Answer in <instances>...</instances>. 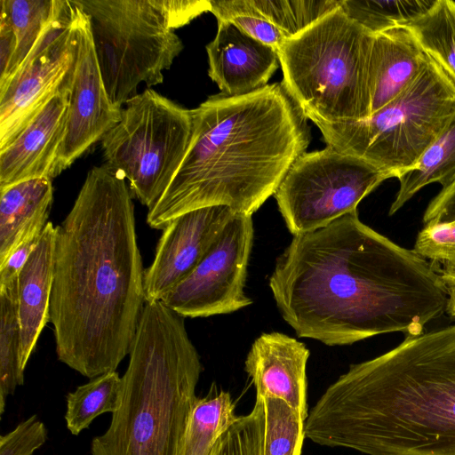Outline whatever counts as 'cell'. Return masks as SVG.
Wrapping results in <instances>:
<instances>
[{"instance_id":"d6a6232c","label":"cell","mask_w":455,"mask_h":455,"mask_svg":"<svg viewBox=\"0 0 455 455\" xmlns=\"http://www.w3.org/2000/svg\"><path fill=\"white\" fill-rule=\"evenodd\" d=\"M47 429L36 414L0 436V455H32L47 440Z\"/></svg>"},{"instance_id":"484cf974","label":"cell","mask_w":455,"mask_h":455,"mask_svg":"<svg viewBox=\"0 0 455 455\" xmlns=\"http://www.w3.org/2000/svg\"><path fill=\"white\" fill-rule=\"evenodd\" d=\"M20 325L18 319L17 278L0 286V415L6 398L24 380L19 373Z\"/></svg>"},{"instance_id":"4316f807","label":"cell","mask_w":455,"mask_h":455,"mask_svg":"<svg viewBox=\"0 0 455 455\" xmlns=\"http://www.w3.org/2000/svg\"><path fill=\"white\" fill-rule=\"evenodd\" d=\"M435 0H339L342 11L372 35L406 26L425 14Z\"/></svg>"},{"instance_id":"9c48e42d","label":"cell","mask_w":455,"mask_h":455,"mask_svg":"<svg viewBox=\"0 0 455 455\" xmlns=\"http://www.w3.org/2000/svg\"><path fill=\"white\" fill-rule=\"evenodd\" d=\"M119 121L100 140L106 164L129 180L133 198L151 209L188 148L192 109L148 88L124 104Z\"/></svg>"},{"instance_id":"277c9868","label":"cell","mask_w":455,"mask_h":455,"mask_svg":"<svg viewBox=\"0 0 455 455\" xmlns=\"http://www.w3.org/2000/svg\"><path fill=\"white\" fill-rule=\"evenodd\" d=\"M192 113L184 158L148 210L152 228L164 229L183 213L215 205L252 216L310 140L307 118L278 83L245 95L212 96Z\"/></svg>"},{"instance_id":"ffe728a7","label":"cell","mask_w":455,"mask_h":455,"mask_svg":"<svg viewBox=\"0 0 455 455\" xmlns=\"http://www.w3.org/2000/svg\"><path fill=\"white\" fill-rule=\"evenodd\" d=\"M52 200L49 178L28 180L0 189V265L25 240L44 230Z\"/></svg>"},{"instance_id":"f546056e","label":"cell","mask_w":455,"mask_h":455,"mask_svg":"<svg viewBox=\"0 0 455 455\" xmlns=\"http://www.w3.org/2000/svg\"><path fill=\"white\" fill-rule=\"evenodd\" d=\"M210 12L217 21L230 22L251 37L277 51L286 36L267 21L251 0H210Z\"/></svg>"},{"instance_id":"e575fe53","label":"cell","mask_w":455,"mask_h":455,"mask_svg":"<svg viewBox=\"0 0 455 455\" xmlns=\"http://www.w3.org/2000/svg\"><path fill=\"white\" fill-rule=\"evenodd\" d=\"M455 222V181L443 188L423 215L425 226Z\"/></svg>"},{"instance_id":"d4e9b609","label":"cell","mask_w":455,"mask_h":455,"mask_svg":"<svg viewBox=\"0 0 455 455\" xmlns=\"http://www.w3.org/2000/svg\"><path fill=\"white\" fill-rule=\"evenodd\" d=\"M122 387V377L116 371H112L91 379L69 392L66 396L65 413L68 431L78 435L98 416L114 413L119 405Z\"/></svg>"},{"instance_id":"4dcf8cb0","label":"cell","mask_w":455,"mask_h":455,"mask_svg":"<svg viewBox=\"0 0 455 455\" xmlns=\"http://www.w3.org/2000/svg\"><path fill=\"white\" fill-rule=\"evenodd\" d=\"M265 407L256 395L250 413L238 416L217 442L211 455H264Z\"/></svg>"},{"instance_id":"7c38bea8","label":"cell","mask_w":455,"mask_h":455,"mask_svg":"<svg viewBox=\"0 0 455 455\" xmlns=\"http://www.w3.org/2000/svg\"><path fill=\"white\" fill-rule=\"evenodd\" d=\"M76 45V9L66 0L0 92V150L12 143L59 92L72 69Z\"/></svg>"},{"instance_id":"74e56055","label":"cell","mask_w":455,"mask_h":455,"mask_svg":"<svg viewBox=\"0 0 455 455\" xmlns=\"http://www.w3.org/2000/svg\"><path fill=\"white\" fill-rule=\"evenodd\" d=\"M447 293L446 312L455 318V273L440 275Z\"/></svg>"},{"instance_id":"603a6c76","label":"cell","mask_w":455,"mask_h":455,"mask_svg":"<svg viewBox=\"0 0 455 455\" xmlns=\"http://www.w3.org/2000/svg\"><path fill=\"white\" fill-rule=\"evenodd\" d=\"M65 4L66 0H0V13L7 18L16 44L8 73L0 82V92L6 88L40 36Z\"/></svg>"},{"instance_id":"cb8c5ba5","label":"cell","mask_w":455,"mask_h":455,"mask_svg":"<svg viewBox=\"0 0 455 455\" xmlns=\"http://www.w3.org/2000/svg\"><path fill=\"white\" fill-rule=\"evenodd\" d=\"M405 27L455 89V2L435 0L425 14Z\"/></svg>"},{"instance_id":"ba28073f","label":"cell","mask_w":455,"mask_h":455,"mask_svg":"<svg viewBox=\"0 0 455 455\" xmlns=\"http://www.w3.org/2000/svg\"><path fill=\"white\" fill-rule=\"evenodd\" d=\"M88 16L102 80L111 103L123 105L140 83L164 82L183 44L150 0H71Z\"/></svg>"},{"instance_id":"d6986e66","label":"cell","mask_w":455,"mask_h":455,"mask_svg":"<svg viewBox=\"0 0 455 455\" xmlns=\"http://www.w3.org/2000/svg\"><path fill=\"white\" fill-rule=\"evenodd\" d=\"M427 62L428 57L407 27L375 35L370 60L371 115L401 95Z\"/></svg>"},{"instance_id":"7a4b0ae2","label":"cell","mask_w":455,"mask_h":455,"mask_svg":"<svg viewBox=\"0 0 455 455\" xmlns=\"http://www.w3.org/2000/svg\"><path fill=\"white\" fill-rule=\"evenodd\" d=\"M132 198L123 176L95 166L55 227L56 354L89 379L116 371L130 354L146 304Z\"/></svg>"},{"instance_id":"836d02e7","label":"cell","mask_w":455,"mask_h":455,"mask_svg":"<svg viewBox=\"0 0 455 455\" xmlns=\"http://www.w3.org/2000/svg\"><path fill=\"white\" fill-rule=\"evenodd\" d=\"M150 3L172 30L211 10L210 1L206 0H150Z\"/></svg>"},{"instance_id":"9a60e30c","label":"cell","mask_w":455,"mask_h":455,"mask_svg":"<svg viewBox=\"0 0 455 455\" xmlns=\"http://www.w3.org/2000/svg\"><path fill=\"white\" fill-rule=\"evenodd\" d=\"M68 77L12 143L0 150V189L28 180L56 177L66 134Z\"/></svg>"},{"instance_id":"44dd1931","label":"cell","mask_w":455,"mask_h":455,"mask_svg":"<svg viewBox=\"0 0 455 455\" xmlns=\"http://www.w3.org/2000/svg\"><path fill=\"white\" fill-rule=\"evenodd\" d=\"M397 179L400 188L389 215L395 214L425 186L438 182L444 188L455 181V115L416 164L399 174Z\"/></svg>"},{"instance_id":"2e32d148","label":"cell","mask_w":455,"mask_h":455,"mask_svg":"<svg viewBox=\"0 0 455 455\" xmlns=\"http://www.w3.org/2000/svg\"><path fill=\"white\" fill-rule=\"evenodd\" d=\"M310 352L304 343L280 332L262 333L252 343L244 361L256 395L284 400L306 420V366Z\"/></svg>"},{"instance_id":"7402d4cb","label":"cell","mask_w":455,"mask_h":455,"mask_svg":"<svg viewBox=\"0 0 455 455\" xmlns=\"http://www.w3.org/2000/svg\"><path fill=\"white\" fill-rule=\"evenodd\" d=\"M231 395L220 391L196 398L189 414L177 455H211L222 435L235 422Z\"/></svg>"},{"instance_id":"5b68a950","label":"cell","mask_w":455,"mask_h":455,"mask_svg":"<svg viewBox=\"0 0 455 455\" xmlns=\"http://www.w3.org/2000/svg\"><path fill=\"white\" fill-rule=\"evenodd\" d=\"M122 394L92 455H177L203 365L185 318L163 301L146 302Z\"/></svg>"},{"instance_id":"83f0119b","label":"cell","mask_w":455,"mask_h":455,"mask_svg":"<svg viewBox=\"0 0 455 455\" xmlns=\"http://www.w3.org/2000/svg\"><path fill=\"white\" fill-rule=\"evenodd\" d=\"M262 397L265 407L264 455H301L306 420L284 400L272 395Z\"/></svg>"},{"instance_id":"30bf717a","label":"cell","mask_w":455,"mask_h":455,"mask_svg":"<svg viewBox=\"0 0 455 455\" xmlns=\"http://www.w3.org/2000/svg\"><path fill=\"white\" fill-rule=\"evenodd\" d=\"M389 178L368 162L327 146L298 157L274 196L294 235L357 211L358 204Z\"/></svg>"},{"instance_id":"e0dca14e","label":"cell","mask_w":455,"mask_h":455,"mask_svg":"<svg viewBox=\"0 0 455 455\" xmlns=\"http://www.w3.org/2000/svg\"><path fill=\"white\" fill-rule=\"evenodd\" d=\"M206 52L208 75L228 97L266 86L280 64L275 50L227 21H218L217 34Z\"/></svg>"},{"instance_id":"1f68e13d","label":"cell","mask_w":455,"mask_h":455,"mask_svg":"<svg viewBox=\"0 0 455 455\" xmlns=\"http://www.w3.org/2000/svg\"><path fill=\"white\" fill-rule=\"evenodd\" d=\"M413 251L429 259L440 275L455 273V222L425 226Z\"/></svg>"},{"instance_id":"8d00e7d4","label":"cell","mask_w":455,"mask_h":455,"mask_svg":"<svg viewBox=\"0 0 455 455\" xmlns=\"http://www.w3.org/2000/svg\"><path fill=\"white\" fill-rule=\"evenodd\" d=\"M16 49L12 28L7 18L0 13V82L9 70Z\"/></svg>"},{"instance_id":"ac0fdd59","label":"cell","mask_w":455,"mask_h":455,"mask_svg":"<svg viewBox=\"0 0 455 455\" xmlns=\"http://www.w3.org/2000/svg\"><path fill=\"white\" fill-rule=\"evenodd\" d=\"M56 228L45 225L40 240L17 277L20 325L19 373L24 371L45 324L50 321Z\"/></svg>"},{"instance_id":"5bb4252c","label":"cell","mask_w":455,"mask_h":455,"mask_svg":"<svg viewBox=\"0 0 455 455\" xmlns=\"http://www.w3.org/2000/svg\"><path fill=\"white\" fill-rule=\"evenodd\" d=\"M235 214L228 206L215 205L171 220L163 229L151 265L145 269L146 302L162 300L183 281Z\"/></svg>"},{"instance_id":"6da1fadb","label":"cell","mask_w":455,"mask_h":455,"mask_svg":"<svg viewBox=\"0 0 455 455\" xmlns=\"http://www.w3.org/2000/svg\"><path fill=\"white\" fill-rule=\"evenodd\" d=\"M269 287L296 334L327 346L389 332L420 335L448 299L429 261L363 223L357 211L294 235Z\"/></svg>"},{"instance_id":"3957f363","label":"cell","mask_w":455,"mask_h":455,"mask_svg":"<svg viewBox=\"0 0 455 455\" xmlns=\"http://www.w3.org/2000/svg\"><path fill=\"white\" fill-rule=\"evenodd\" d=\"M304 435L366 455H455V324L351 364L308 411Z\"/></svg>"},{"instance_id":"4fadbf2b","label":"cell","mask_w":455,"mask_h":455,"mask_svg":"<svg viewBox=\"0 0 455 455\" xmlns=\"http://www.w3.org/2000/svg\"><path fill=\"white\" fill-rule=\"evenodd\" d=\"M72 4L76 9L77 45L68 77L66 134L57 161L56 176L100 140L119 121L122 111L111 103L108 96L88 16L79 6Z\"/></svg>"},{"instance_id":"8fae6325","label":"cell","mask_w":455,"mask_h":455,"mask_svg":"<svg viewBox=\"0 0 455 455\" xmlns=\"http://www.w3.org/2000/svg\"><path fill=\"white\" fill-rule=\"evenodd\" d=\"M253 234L252 216L236 213L194 270L161 301L184 318L230 314L251 305L244 286Z\"/></svg>"},{"instance_id":"f1b7e54d","label":"cell","mask_w":455,"mask_h":455,"mask_svg":"<svg viewBox=\"0 0 455 455\" xmlns=\"http://www.w3.org/2000/svg\"><path fill=\"white\" fill-rule=\"evenodd\" d=\"M271 24L290 38L339 6V0H251Z\"/></svg>"},{"instance_id":"52a82bcc","label":"cell","mask_w":455,"mask_h":455,"mask_svg":"<svg viewBox=\"0 0 455 455\" xmlns=\"http://www.w3.org/2000/svg\"><path fill=\"white\" fill-rule=\"evenodd\" d=\"M454 115L455 89L428 58L416 80L369 117L348 123L314 124L327 146L397 178L416 164Z\"/></svg>"},{"instance_id":"d590c367","label":"cell","mask_w":455,"mask_h":455,"mask_svg":"<svg viewBox=\"0 0 455 455\" xmlns=\"http://www.w3.org/2000/svg\"><path fill=\"white\" fill-rule=\"evenodd\" d=\"M42 232L35 234L25 240L0 265V286L7 285L18 277L19 273L36 247Z\"/></svg>"},{"instance_id":"8992f818","label":"cell","mask_w":455,"mask_h":455,"mask_svg":"<svg viewBox=\"0 0 455 455\" xmlns=\"http://www.w3.org/2000/svg\"><path fill=\"white\" fill-rule=\"evenodd\" d=\"M374 36L339 6L285 39L277 51L281 84L307 119L337 124L371 116Z\"/></svg>"}]
</instances>
